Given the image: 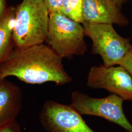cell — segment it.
I'll use <instances>...</instances> for the list:
<instances>
[{"label": "cell", "instance_id": "6da1fadb", "mask_svg": "<svg viewBox=\"0 0 132 132\" xmlns=\"http://www.w3.org/2000/svg\"><path fill=\"white\" fill-rule=\"evenodd\" d=\"M14 76L30 84L52 82L65 85L72 81L62 58L48 45L43 44L16 48L0 64V79Z\"/></svg>", "mask_w": 132, "mask_h": 132}, {"label": "cell", "instance_id": "7a4b0ae2", "mask_svg": "<svg viewBox=\"0 0 132 132\" xmlns=\"http://www.w3.org/2000/svg\"><path fill=\"white\" fill-rule=\"evenodd\" d=\"M48 23L49 12L43 0H23L15 7V47L43 44L47 36Z\"/></svg>", "mask_w": 132, "mask_h": 132}, {"label": "cell", "instance_id": "3957f363", "mask_svg": "<svg viewBox=\"0 0 132 132\" xmlns=\"http://www.w3.org/2000/svg\"><path fill=\"white\" fill-rule=\"evenodd\" d=\"M85 36L82 24L62 14L49 13L45 42L62 59L84 55L88 50Z\"/></svg>", "mask_w": 132, "mask_h": 132}, {"label": "cell", "instance_id": "277c9868", "mask_svg": "<svg viewBox=\"0 0 132 132\" xmlns=\"http://www.w3.org/2000/svg\"><path fill=\"white\" fill-rule=\"evenodd\" d=\"M82 25L85 36L93 42L92 53L100 55L106 67L118 65L132 47L130 39L119 35L112 24L84 22Z\"/></svg>", "mask_w": 132, "mask_h": 132}, {"label": "cell", "instance_id": "5b68a950", "mask_svg": "<svg viewBox=\"0 0 132 132\" xmlns=\"http://www.w3.org/2000/svg\"><path fill=\"white\" fill-rule=\"evenodd\" d=\"M124 101L122 98L113 94L97 98L75 90L71 94L70 105L82 116L100 117L119 125L127 132H132V124L123 111Z\"/></svg>", "mask_w": 132, "mask_h": 132}, {"label": "cell", "instance_id": "8992f818", "mask_svg": "<svg viewBox=\"0 0 132 132\" xmlns=\"http://www.w3.org/2000/svg\"><path fill=\"white\" fill-rule=\"evenodd\" d=\"M39 119L46 132H95L70 105L52 100L46 101L43 105Z\"/></svg>", "mask_w": 132, "mask_h": 132}, {"label": "cell", "instance_id": "52a82bcc", "mask_svg": "<svg viewBox=\"0 0 132 132\" xmlns=\"http://www.w3.org/2000/svg\"><path fill=\"white\" fill-rule=\"evenodd\" d=\"M87 86L93 89L107 90L124 100L132 101V77L122 66L92 67L87 77Z\"/></svg>", "mask_w": 132, "mask_h": 132}, {"label": "cell", "instance_id": "ba28073f", "mask_svg": "<svg viewBox=\"0 0 132 132\" xmlns=\"http://www.w3.org/2000/svg\"><path fill=\"white\" fill-rule=\"evenodd\" d=\"M83 18L86 22L120 27L129 24V20L112 0H83Z\"/></svg>", "mask_w": 132, "mask_h": 132}, {"label": "cell", "instance_id": "9c48e42d", "mask_svg": "<svg viewBox=\"0 0 132 132\" xmlns=\"http://www.w3.org/2000/svg\"><path fill=\"white\" fill-rule=\"evenodd\" d=\"M19 87L9 81H0V126L16 120L22 108Z\"/></svg>", "mask_w": 132, "mask_h": 132}, {"label": "cell", "instance_id": "30bf717a", "mask_svg": "<svg viewBox=\"0 0 132 132\" xmlns=\"http://www.w3.org/2000/svg\"><path fill=\"white\" fill-rule=\"evenodd\" d=\"M15 19V7L10 6L0 21V64L9 57L15 47L13 36Z\"/></svg>", "mask_w": 132, "mask_h": 132}, {"label": "cell", "instance_id": "8fae6325", "mask_svg": "<svg viewBox=\"0 0 132 132\" xmlns=\"http://www.w3.org/2000/svg\"><path fill=\"white\" fill-rule=\"evenodd\" d=\"M59 14L83 24V0H64Z\"/></svg>", "mask_w": 132, "mask_h": 132}, {"label": "cell", "instance_id": "7c38bea8", "mask_svg": "<svg viewBox=\"0 0 132 132\" xmlns=\"http://www.w3.org/2000/svg\"><path fill=\"white\" fill-rule=\"evenodd\" d=\"M64 0H43L49 13H59Z\"/></svg>", "mask_w": 132, "mask_h": 132}, {"label": "cell", "instance_id": "4fadbf2b", "mask_svg": "<svg viewBox=\"0 0 132 132\" xmlns=\"http://www.w3.org/2000/svg\"><path fill=\"white\" fill-rule=\"evenodd\" d=\"M118 65L123 67L132 77V47Z\"/></svg>", "mask_w": 132, "mask_h": 132}, {"label": "cell", "instance_id": "5bb4252c", "mask_svg": "<svg viewBox=\"0 0 132 132\" xmlns=\"http://www.w3.org/2000/svg\"><path fill=\"white\" fill-rule=\"evenodd\" d=\"M0 132H21V130L15 120L0 126Z\"/></svg>", "mask_w": 132, "mask_h": 132}, {"label": "cell", "instance_id": "9a60e30c", "mask_svg": "<svg viewBox=\"0 0 132 132\" xmlns=\"http://www.w3.org/2000/svg\"><path fill=\"white\" fill-rule=\"evenodd\" d=\"M7 9L6 0H0V21L5 16Z\"/></svg>", "mask_w": 132, "mask_h": 132}, {"label": "cell", "instance_id": "2e32d148", "mask_svg": "<svg viewBox=\"0 0 132 132\" xmlns=\"http://www.w3.org/2000/svg\"><path fill=\"white\" fill-rule=\"evenodd\" d=\"M112 1L116 3V4L118 5V6L120 9H121L123 5L126 3L130 0H112Z\"/></svg>", "mask_w": 132, "mask_h": 132}, {"label": "cell", "instance_id": "e0dca14e", "mask_svg": "<svg viewBox=\"0 0 132 132\" xmlns=\"http://www.w3.org/2000/svg\"><path fill=\"white\" fill-rule=\"evenodd\" d=\"M1 80H2V79H0V81H1Z\"/></svg>", "mask_w": 132, "mask_h": 132}]
</instances>
